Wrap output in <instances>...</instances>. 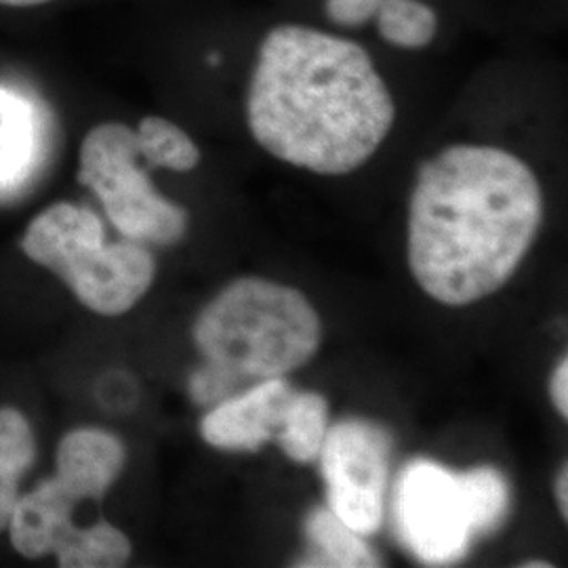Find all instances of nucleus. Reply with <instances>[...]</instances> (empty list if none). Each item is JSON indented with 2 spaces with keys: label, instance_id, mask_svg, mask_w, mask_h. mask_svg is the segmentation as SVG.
Returning a JSON list of instances; mask_svg holds the SVG:
<instances>
[{
  "label": "nucleus",
  "instance_id": "4",
  "mask_svg": "<svg viewBox=\"0 0 568 568\" xmlns=\"http://www.w3.org/2000/svg\"><path fill=\"white\" fill-rule=\"evenodd\" d=\"M102 220L84 206L58 203L28 225L23 253L55 272L84 307L121 316L154 283L156 264L142 243L105 244Z\"/></svg>",
  "mask_w": 568,
  "mask_h": 568
},
{
  "label": "nucleus",
  "instance_id": "18",
  "mask_svg": "<svg viewBox=\"0 0 568 568\" xmlns=\"http://www.w3.org/2000/svg\"><path fill=\"white\" fill-rule=\"evenodd\" d=\"M379 2L382 0H326V18L344 28H358L375 20Z\"/></svg>",
  "mask_w": 568,
  "mask_h": 568
},
{
  "label": "nucleus",
  "instance_id": "21",
  "mask_svg": "<svg viewBox=\"0 0 568 568\" xmlns=\"http://www.w3.org/2000/svg\"><path fill=\"white\" fill-rule=\"evenodd\" d=\"M44 2H49V0H0V4H7V7H37Z\"/></svg>",
  "mask_w": 568,
  "mask_h": 568
},
{
  "label": "nucleus",
  "instance_id": "11",
  "mask_svg": "<svg viewBox=\"0 0 568 568\" xmlns=\"http://www.w3.org/2000/svg\"><path fill=\"white\" fill-rule=\"evenodd\" d=\"M37 443L28 419L16 408H0V530L9 527L20 499V480L32 466Z\"/></svg>",
  "mask_w": 568,
  "mask_h": 568
},
{
  "label": "nucleus",
  "instance_id": "19",
  "mask_svg": "<svg viewBox=\"0 0 568 568\" xmlns=\"http://www.w3.org/2000/svg\"><path fill=\"white\" fill-rule=\"evenodd\" d=\"M549 394L551 403L556 410L562 415V419L568 417V361L565 358L560 365L556 366L551 382H549Z\"/></svg>",
  "mask_w": 568,
  "mask_h": 568
},
{
  "label": "nucleus",
  "instance_id": "5",
  "mask_svg": "<svg viewBox=\"0 0 568 568\" xmlns=\"http://www.w3.org/2000/svg\"><path fill=\"white\" fill-rule=\"evenodd\" d=\"M140 159L138 133L122 122H103L82 140L79 182L98 194L108 220L129 241L178 243L187 213L156 192Z\"/></svg>",
  "mask_w": 568,
  "mask_h": 568
},
{
  "label": "nucleus",
  "instance_id": "7",
  "mask_svg": "<svg viewBox=\"0 0 568 568\" xmlns=\"http://www.w3.org/2000/svg\"><path fill=\"white\" fill-rule=\"evenodd\" d=\"M396 520L408 549L426 565L459 560L478 537L464 476L432 462H415L403 471Z\"/></svg>",
  "mask_w": 568,
  "mask_h": 568
},
{
  "label": "nucleus",
  "instance_id": "17",
  "mask_svg": "<svg viewBox=\"0 0 568 568\" xmlns=\"http://www.w3.org/2000/svg\"><path fill=\"white\" fill-rule=\"evenodd\" d=\"M462 476L476 516L478 535L495 530L508 518V480L493 467H476L469 471H462Z\"/></svg>",
  "mask_w": 568,
  "mask_h": 568
},
{
  "label": "nucleus",
  "instance_id": "15",
  "mask_svg": "<svg viewBox=\"0 0 568 568\" xmlns=\"http://www.w3.org/2000/svg\"><path fill=\"white\" fill-rule=\"evenodd\" d=\"M135 133L140 154L150 166L187 173L201 163L199 145L175 122L163 116H145Z\"/></svg>",
  "mask_w": 568,
  "mask_h": 568
},
{
  "label": "nucleus",
  "instance_id": "16",
  "mask_svg": "<svg viewBox=\"0 0 568 568\" xmlns=\"http://www.w3.org/2000/svg\"><path fill=\"white\" fill-rule=\"evenodd\" d=\"M375 20L382 39L398 49H426L438 34V13L422 0H382Z\"/></svg>",
  "mask_w": 568,
  "mask_h": 568
},
{
  "label": "nucleus",
  "instance_id": "12",
  "mask_svg": "<svg viewBox=\"0 0 568 568\" xmlns=\"http://www.w3.org/2000/svg\"><path fill=\"white\" fill-rule=\"evenodd\" d=\"M328 432V405L321 394L295 392L276 440L297 464L316 462Z\"/></svg>",
  "mask_w": 568,
  "mask_h": 568
},
{
  "label": "nucleus",
  "instance_id": "9",
  "mask_svg": "<svg viewBox=\"0 0 568 568\" xmlns=\"http://www.w3.org/2000/svg\"><path fill=\"white\" fill-rule=\"evenodd\" d=\"M293 396L295 387L284 377H274L225 398L204 415V443L222 450L264 447L281 432Z\"/></svg>",
  "mask_w": 568,
  "mask_h": 568
},
{
  "label": "nucleus",
  "instance_id": "13",
  "mask_svg": "<svg viewBox=\"0 0 568 568\" xmlns=\"http://www.w3.org/2000/svg\"><path fill=\"white\" fill-rule=\"evenodd\" d=\"M34 154V122L30 108L0 91V187H11L30 171Z\"/></svg>",
  "mask_w": 568,
  "mask_h": 568
},
{
  "label": "nucleus",
  "instance_id": "6",
  "mask_svg": "<svg viewBox=\"0 0 568 568\" xmlns=\"http://www.w3.org/2000/svg\"><path fill=\"white\" fill-rule=\"evenodd\" d=\"M93 501L84 490L58 476L42 480L18 499L9 532L11 544L26 558L58 556L61 568H114L131 558L129 537L105 520L81 527L74 520L77 506Z\"/></svg>",
  "mask_w": 568,
  "mask_h": 568
},
{
  "label": "nucleus",
  "instance_id": "8",
  "mask_svg": "<svg viewBox=\"0 0 568 568\" xmlns=\"http://www.w3.org/2000/svg\"><path fill=\"white\" fill-rule=\"evenodd\" d=\"M325 476L328 509L356 532L373 535L384 523L389 438L365 419L328 427L318 455Z\"/></svg>",
  "mask_w": 568,
  "mask_h": 568
},
{
  "label": "nucleus",
  "instance_id": "2",
  "mask_svg": "<svg viewBox=\"0 0 568 568\" xmlns=\"http://www.w3.org/2000/svg\"><path fill=\"white\" fill-rule=\"evenodd\" d=\"M246 121L274 159L318 175H345L386 142L396 105L365 47L283 23L260 44Z\"/></svg>",
  "mask_w": 568,
  "mask_h": 568
},
{
  "label": "nucleus",
  "instance_id": "10",
  "mask_svg": "<svg viewBox=\"0 0 568 568\" xmlns=\"http://www.w3.org/2000/svg\"><path fill=\"white\" fill-rule=\"evenodd\" d=\"M122 467L124 445L110 432L82 427L61 438L55 476L84 490L93 501H102Z\"/></svg>",
  "mask_w": 568,
  "mask_h": 568
},
{
  "label": "nucleus",
  "instance_id": "22",
  "mask_svg": "<svg viewBox=\"0 0 568 568\" xmlns=\"http://www.w3.org/2000/svg\"><path fill=\"white\" fill-rule=\"evenodd\" d=\"M523 567H527V568H532V567L549 568V567H551V565H549V562H525V565H523Z\"/></svg>",
  "mask_w": 568,
  "mask_h": 568
},
{
  "label": "nucleus",
  "instance_id": "20",
  "mask_svg": "<svg viewBox=\"0 0 568 568\" xmlns=\"http://www.w3.org/2000/svg\"><path fill=\"white\" fill-rule=\"evenodd\" d=\"M556 504H558V509H560V514H562V518L567 520L568 518V471L567 466L560 469V474H558V478H556Z\"/></svg>",
  "mask_w": 568,
  "mask_h": 568
},
{
  "label": "nucleus",
  "instance_id": "3",
  "mask_svg": "<svg viewBox=\"0 0 568 568\" xmlns=\"http://www.w3.org/2000/svg\"><path fill=\"white\" fill-rule=\"evenodd\" d=\"M192 335L206 365L241 387L307 365L323 342V323L297 288L239 278L204 305Z\"/></svg>",
  "mask_w": 568,
  "mask_h": 568
},
{
  "label": "nucleus",
  "instance_id": "1",
  "mask_svg": "<svg viewBox=\"0 0 568 568\" xmlns=\"http://www.w3.org/2000/svg\"><path fill=\"white\" fill-rule=\"evenodd\" d=\"M544 224V192L516 154L459 143L419 166L408 265L438 304H476L508 284Z\"/></svg>",
  "mask_w": 568,
  "mask_h": 568
},
{
  "label": "nucleus",
  "instance_id": "14",
  "mask_svg": "<svg viewBox=\"0 0 568 568\" xmlns=\"http://www.w3.org/2000/svg\"><path fill=\"white\" fill-rule=\"evenodd\" d=\"M305 532L314 546L323 551L326 567H382L375 551L368 548L361 532L347 527L331 509H316L305 523Z\"/></svg>",
  "mask_w": 568,
  "mask_h": 568
}]
</instances>
